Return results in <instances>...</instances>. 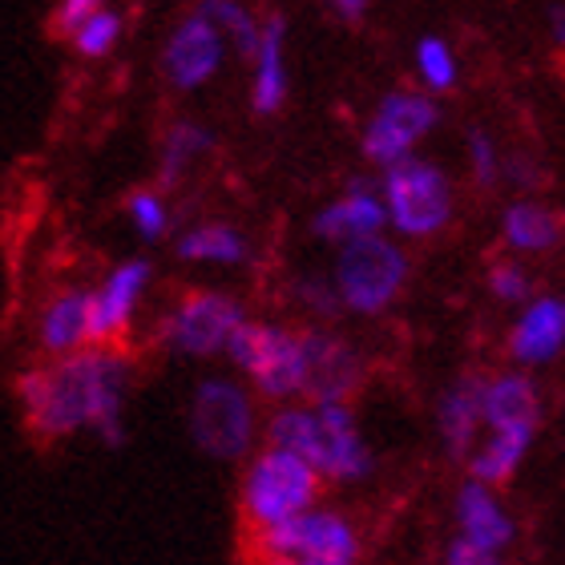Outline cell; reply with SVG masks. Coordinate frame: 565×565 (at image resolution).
Masks as SVG:
<instances>
[{"instance_id": "6da1fadb", "label": "cell", "mask_w": 565, "mask_h": 565, "mask_svg": "<svg viewBox=\"0 0 565 565\" xmlns=\"http://www.w3.org/2000/svg\"><path fill=\"white\" fill-rule=\"evenodd\" d=\"M130 367L118 355L77 352L53 367H36L17 380L24 416L41 436H70L97 428L102 440L121 445V401Z\"/></svg>"}, {"instance_id": "7a4b0ae2", "label": "cell", "mask_w": 565, "mask_h": 565, "mask_svg": "<svg viewBox=\"0 0 565 565\" xmlns=\"http://www.w3.org/2000/svg\"><path fill=\"white\" fill-rule=\"evenodd\" d=\"M316 493L319 472L307 460L282 452V448L259 452L255 465L247 469V481H243V505H247V518L259 530H275L282 521L307 513Z\"/></svg>"}, {"instance_id": "3957f363", "label": "cell", "mask_w": 565, "mask_h": 565, "mask_svg": "<svg viewBox=\"0 0 565 565\" xmlns=\"http://www.w3.org/2000/svg\"><path fill=\"white\" fill-rule=\"evenodd\" d=\"M235 364L255 380V388L271 401L303 392V340L267 323H243L231 340Z\"/></svg>"}, {"instance_id": "277c9868", "label": "cell", "mask_w": 565, "mask_h": 565, "mask_svg": "<svg viewBox=\"0 0 565 565\" xmlns=\"http://www.w3.org/2000/svg\"><path fill=\"white\" fill-rule=\"evenodd\" d=\"M190 433H194V445L211 457H243L250 448V433H255V408H250L247 392L231 380L199 384L194 404H190Z\"/></svg>"}, {"instance_id": "5b68a950", "label": "cell", "mask_w": 565, "mask_h": 565, "mask_svg": "<svg viewBox=\"0 0 565 565\" xmlns=\"http://www.w3.org/2000/svg\"><path fill=\"white\" fill-rule=\"evenodd\" d=\"M404 271H408V263L392 243L360 238V243H348L335 263V291L355 311H380L401 291Z\"/></svg>"}, {"instance_id": "8992f818", "label": "cell", "mask_w": 565, "mask_h": 565, "mask_svg": "<svg viewBox=\"0 0 565 565\" xmlns=\"http://www.w3.org/2000/svg\"><path fill=\"white\" fill-rule=\"evenodd\" d=\"M263 545L271 550V557H295V562L316 565H355L360 557L352 525L335 513H316V509L282 521L275 530H263Z\"/></svg>"}, {"instance_id": "52a82bcc", "label": "cell", "mask_w": 565, "mask_h": 565, "mask_svg": "<svg viewBox=\"0 0 565 565\" xmlns=\"http://www.w3.org/2000/svg\"><path fill=\"white\" fill-rule=\"evenodd\" d=\"M384 194H388L392 223L404 235H433L448 218V182L445 174L428 162L404 158L384 178Z\"/></svg>"}, {"instance_id": "ba28073f", "label": "cell", "mask_w": 565, "mask_h": 565, "mask_svg": "<svg viewBox=\"0 0 565 565\" xmlns=\"http://www.w3.org/2000/svg\"><path fill=\"white\" fill-rule=\"evenodd\" d=\"M243 328V311L226 295H190L174 316L166 319V343L186 355H211L231 348L235 331Z\"/></svg>"}, {"instance_id": "9c48e42d", "label": "cell", "mask_w": 565, "mask_h": 565, "mask_svg": "<svg viewBox=\"0 0 565 565\" xmlns=\"http://www.w3.org/2000/svg\"><path fill=\"white\" fill-rule=\"evenodd\" d=\"M303 396L319 404H343L360 388V360L343 340L303 331Z\"/></svg>"}, {"instance_id": "30bf717a", "label": "cell", "mask_w": 565, "mask_h": 565, "mask_svg": "<svg viewBox=\"0 0 565 565\" xmlns=\"http://www.w3.org/2000/svg\"><path fill=\"white\" fill-rule=\"evenodd\" d=\"M433 121H436L433 102H424V97H404V94L384 97V106H380L376 121H372V130H367V138H364L367 158L392 162V166L404 162V150H408Z\"/></svg>"}, {"instance_id": "8fae6325", "label": "cell", "mask_w": 565, "mask_h": 565, "mask_svg": "<svg viewBox=\"0 0 565 565\" xmlns=\"http://www.w3.org/2000/svg\"><path fill=\"white\" fill-rule=\"evenodd\" d=\"M146 279H150L146 263H126V267L109 275L106 287L89 299V340H109L114 331L126 328V319H130Z\"/></svg>"}, {"instance_id": "7c38bea8", "label": "cell", "mask_w": 565, "mask_h": 565, "mask_svg": "<svg viewBox=\"0 0 565 565\" xmlns=\"http://www.w3.org/2000/svg\"><path fill=\"white\" fill-rule=\"evenodd\" d=\"M484 392H489V380L481 376H465L457 380L452 388L445 392V401H440V436H445V445L452 457H465L472 445V436L484 420Z\"/></svg>"}, {"instance_id": "4fadbf2b", "label": "cell", "mask_w": 565, "mask_h": 565, "mask_svg": "<svg viewBox=\"0 0 565 565\" xmlns=\"http://www.w3.org/2000/svg\"><path fill=\"white\" fill-rule=\"evenodd\" d=\"M271 448H282V452L307 460L316 472H328L331 428L319 408H282L271 420Z\"/></svg>"}, {"instance_id": "5bb4252c", "label": "cell", "mask_w": 565, "mask_h": 565, "mask_svg": "<svg viewBox=\"0 0 565 565\" xmlns=\"http://www.w3.org/2000/svg\"><path fill=\"white\" fill-rule=\"evenodd\" d=\"M565 348V299H542L533 303L509 335V352L521 364H545Z\"/></svg>"}, {"instance_id": "9a60e30c", "label": "cell", "mask_w": 565, "mask_h": 565, "mask_svg": "<svg viewBox=\"0 0 565 565\" xmlns=\"http://www.w3.org/2000/svg\"><path fill=\"white\" fill-rule=\"evenodd\" d=\"M218 53H223V49H218V33H214V24L206 21V17L186 21L174 33L170 49H166V73H170L178 85H199L214 73Z\"/></svg>"}, {"instance_id": "2e32d148", "label": "cell", "mask_w": 565, "mask_h": 565, "mask_svg": "<svg viewBox=\"0 0 565 565\" xmlns=\"http://www.w3.org/2000/svg\"><path fill=\"white\" fill-rule=\"evenodd\" d=\"M457 518H460V530H465V542H472L477 550L497 554V550H505L513 542V521H509V513L497 505V497L481 481L460 489Z\"/></svg>"}, {"instance_id": "e0dca14e", "label": "cell", "mask_w": 565, "mask_h": 565, "mask_svg": "<svg viewBox=\"0 0 565 565\" xmlns=\"http://www.w3.org/2000/svg\"><path fill=\"white\" fill-rule=\"evenodd\" d=\"M537 416H542V401H537L533 380L525 376L489 380L484 420L493 424V433H505V428H530V433H537Z\"/></svg>"}, {"instance_id": "ac0fdd59", "label": "cell", "mask_w": 565, "mask_h": 565, "mask_svg": "<svg viewBox=\"0 0 565 565\" xmlns=\"http://www.w3.org/2000/svg\"><path fill=\"white\" fill-rule=\"evenodd\" d=\"M380 226H384V206L372 194H364V186H355V194L319 214L316 235L331 243H360V238H376Z\"/></svg>"}, {"instance_id": "d6986e66", "label": "cell", "mask_w": 565, "mask_h": 565, "mask_svg": "<svg viewBox=\"0 0 565 565\" xmlns=\"http://www.w3.org/2000/svg\"><path fill=\"white\" fill-rule=\"evenodd\" d=\"M89 299L94 295H61L41 319V343L49 352H70L82 340H89Z\"/></svg>"}, {"instance_id": "ffe728a7", "label": "cell", "mask_w": 565, "mask_h": 565, "mask_svg": "<svg viewBox=\"0 0 565 565\" xmlns=\"http://www.w3.org/2000/svg\"><path fill=\"white\" fill-rule=\"evenodd\" d=\"M533 433L530 428H505V433H493V440L472 457V477L481 484H501L513 477V469L521 465L525 448H530Z\"/></svg>"}, {"instance_id": "44dd1931", "label": "cell", "mask_w": 565, "mask_h": 565, "mask_svg": "<svg viewBox=\"0 0 565 565\" xmlns=\"http://www.w3.org/2000/svg\"><path fill=\"white\" fill-rule=\"evenodd\" d=\"M505 238L518 250H545L562 238V218L545 206H533V202H518L513 211L505 214Z\"/></svg>"}, {"instance_id": "7402d4cb", "label": "cell", "mask_w": 565, "mask_h": 565, "mask_svg": "<svg viewBox=\"0 0 565 565\" xmlns=\"http://www.w3.org/2000/svg\"><path fill=\"white\" fill-rule=\"evenodd\" d=\"M282 94H287V77H282V21H271L263 29L255 109H259V114H271V109L282 106Z\"/></svg>"}, {"instance_id": "603a6c76", "label": "cell", "mask_w": 565, "mask_h": 565, "mask_svg": "<svg viewBox=\"0 0 565 565\" xmlns=\"http://www.w3.org/2000/svg\"><path fill=\"white\" fill-rule=\"evenodd\" d=\"M178 255L182 259H211V263H238L247 255V243L226 231V226H202V231H190L182 243H178Z\"/></svg>"}, {"instance_id": "cb8c5ba5", "label": "cell", "mask_w": 565, "mask_h": 565, "mask_svg": "<svg viewBox=\"0 0 565 565\" xmlns=\"http://www.w3.org/2000/svg\"><path fill=\"white\" fill-rule=\"evenodd\" d=\"M202 17L206 21H218V24H226L231 33H235V41L243 45V53H259L263 49V36H259V29L250 24V17L243 9H238L235 0H202Z\"/></svg>"}, {"instance_id": "d4e9b609", "label": "cell", "mask_w": 565, "mask_h": 565, "mask_svg": "<svg viewBox=\"0 0 565 565\" xmlns=\"http://www.w3.org/2000/svg\"><path fill=\"white\" fill-rule=\"evenodd\" d=\"M206 146H211V138H206L199 126H174V134H170V141H166V166H162L166 182H174V178L182 174V166H186L199 150H206Z\"/></svg>"}, {"instance_id": "484cf974", "label": "cell", "mask_w": 565, "mask_h": 565, "mask_svg": "<svg viewBox=\"0 0 565 565\" xmlns=\"http://www.w3.org/2000/svg\"><path fill=\"white\" fill-rule=\"evenodd\" d=\"M114 36H118V17L97 12V17H89V21L77 29V49L89 53V57H97V53H106V49L114 45Z\"/></svg>"}, {"instance_id": "4316f807", "label": "cell", "mask_w": 565, "mask_h": 565, "mask_svg": "<svg viewBox=\"0 0 565 565\" xmlns=\"http://www.w3.org/2000/svg\"><path fill=\"white\" fill-rule=\"evenodd\" d=\"M420 73L428 77L433 89H448L457 70H452V57H448V49L440 41H420Z\"/></svg>"}, {"instance_id": "83f0119b", "label": "cell", "mask_w": 565, "mask_h": 565, "mask_svg": "<svg viewBox=\"0 0 565 565\" xmlns=\"http://www.w3.org/2000/svg\"><path fill=\"white\" fill-rule=\"evenodd\" d=\"M489 287H493V295L497 299H505V303H521V299L530 295V279H525V271L509 267V263H501V267L489 271Z\"/></svg>"}, {"instance_id": "f1b7e54d", "label": "cell", "mask_w": 565, "mask_h": 565, "mask_svg": "<svg viewBox=\"0 0 565 565\" xmlns=\"http://www.w3.org/2000/svg\"><path fill=\"white\" fill-rule=\"evenodd\" d=\"M130 214H134V223H138V231L146 238H158L166 231V211H162V202L153 199V194H134Z\"/></svg>"}, {"instance_id": "f546056e", "label": "cell", "mask_w": 565, "mask_h": 565, "mask_svg": "<svg viewBox=\"0 0 565 565\" xmlns=\"http://www.w3.org/2000/svg\"><path fill=\"white\" fill-rule=\"evenodd\" d=\"M299 299H303L307 307H316L319 316H331V311L340 307V291H335V287H328V282H319V279L299 282Z\"/></svg>"}, {"instance_id": "4dcf8cb0", "label": "cell", "mask_w": 565, "mask_h": 565, "mask_svg": "<svg viewBox=\"0 0 565 565\" xmlns=\"http://www.w3.org/2000/svg\"><path fill=\"white\" fill-rule=\"evenodd\" d=\"M472 146V170H477V182H493L497 178V158H493V146L484 134H472L469 138Z\"/></svg>"}, {"instance_id": "1f68e13d", "label": "cell", "mask_w": 565, "mask_h": 565, "mask_svg": "<svg viewBox=\"0 0 565 565\" xmlns=\"http://www.w3.org/2000/svg\"><path fill=\"white\" fill-rule=\"evenodd\" d=\"M448 565H501L497 562V554H489V550H477L472 542H452L448 545Z\"/></svg>"}, {"instance_id": "d6a6232c", "label": "cell", "mask_w": 565, "mask_h": 565, "mask_svg": "<svg viewBox=\"0 0 565 565\" xmlns=\"http://www.w3.org/2000/svg\"><path fill=\"white\" fill-rule=\"evenodd\" d=\"M97 0H65V9H61V29H77L85 21V12L94 9Z\"/></svg>"}, {"instance_id": "836d02e7", "label": "cell", "mask_w": 565, "mask_h": 565, "mask_svg": "<svg viewBox=\"0 0 565 565\" xmlns=\"http://www.w3.org/2000/svg\"><path fill=\"white\" fill-rule=\"evenodd\" d=\"M364 4H367V0H335V9H340L343 17H360V12H364Z\"/></svg>"}, {"instance_id": "e575fe53", "label": "cell", "mask_w": 565, "mask_h": 565, "mask_svg": "<svg viewBox=\"0 0 565 565\" xmlns=\"http://www.w3.org/2000/svg\"><path fill=\"white\" fill-rule=\"evenodd\" d=\"M554 41H557V45L565 49V4H562V9L554 12Z\"/></svg>"}, {"instance_id": "d590c367", "label": "cell", "mask_w": 565, "mask_h": 565, "mask_svg": "<svg viewBox=\"0 0 565 565\" xmlns=\"http://www.w3.org/2000/svg\"><path fill=\"white\" fill-rule=\"evenodd\" d=\"M267 565H316V562H295V557H271Z\"/></svg>"}]
</instances>
